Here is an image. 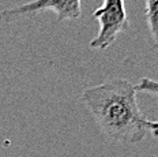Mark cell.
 Wrapping results in <instances>:
<instances>
[{
	"mask_svg": "<svg viewBox=\"0 0 158 157\" xmlns=\"http://www.w3.org/2000/svg\"><path fill=\"white\" fill-rule=\"evenodd\" d=\"M136 87L128 79L114 78L86 87L81 101L105 137L120 143H139L147 135V119L136 100Z\"/></svg>",
	"mask_w": 158,
	"mask_h": 157,
	"instance_id": "cell-1",
	"label": "cell"
},
{
	"mask_svg": "<svg viewBox=\"0 0 158 157\" xmlns=\"http://www.w3.org/2000/svg\"><path fill=\"white\" fill-rule=\"evenodd\" d=\"M93 17L100 23V30L89 44L91 49L102 51L109 48L117 40V36L130 28L124 0H104Z\"/></svg>",
	"mask_w": 158,
	"mask_h": 157,
	"instance_id": "cell-2",
	"label": "cell"
},
{
	"mask_svg": "<svg viewBox=\"0 0 158 157\" xmlns=\"http://www.w3.org/2000/svg\"><path fill=\"white\" fill-rule=\"evenodd\" d=\"M42 11L55 12L59 22L78 19L82 15V0H31L25 4L4 10L0 17L10 22L18 18L33 17Z\"/></svg>",
	"mask_w": 158,
	"mask_h": 157,
	"instance_id": "cell-3",
	"label": "cell"
},
{
	"mask_svg": "<svg viewBox=\"0 0 158 157\" xmlns=\"http://www.w3.org/2000/svg\"><path fill=\"white\" fill-rule=\"evenodd\" d=\"M146 19L154 41L158 42V0H146Z\"/></svg>",
	"mask_w": 158,
	"mask_h": 157,
	"instance_id": "cell-4",
	"label": "cell"
},
{
	"mask_svg": "<svg viewBox=\"0 0 158 157\" xmlns=\"http://www.w3.org/2000/svg\"><path fill=\"white\" fill-rule=\"evenodd\" d=\"M136 91L146 94H153V96H158V81L151 79V78H140L139 82L135 83Z\"/></svg>",
	"mask_w": 158,
	"mask_h": 157,
	"instance_id": "cell-5",
	"label": "cell"
},
{
	"mask_svg": "<svg viewBox=\"0 0 158 157\" xmlns=\"http://www.w3.org/2000/svg\"><path fill=\"white\" fill-rule=\"evenodd\" d=\"M147 131H149L154 138L158 139V122H151L147 120Z\"/></svg>",
	"mask_w": 158,
	"mask_h": 157,
	"instance_id": "cell-6",
	"label": "cell"
}]
</instances>
